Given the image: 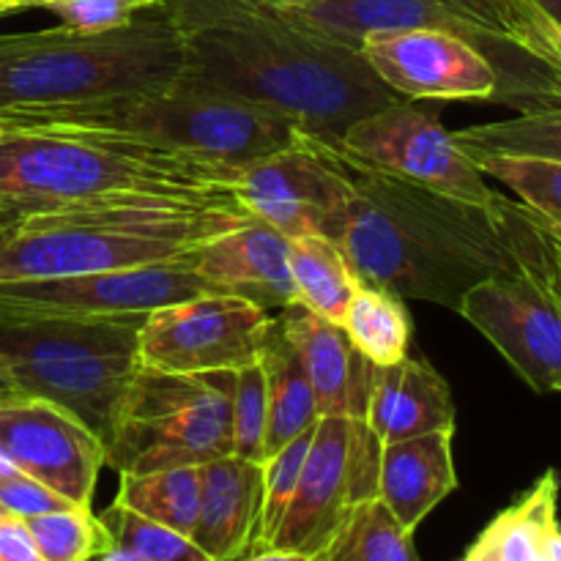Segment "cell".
Listing matches in <instances>:
<instances>
[{"instance_id":"1","label":"cell","mask_w":561,"mask_h":561,"mask_svg":"<svg viewBox=\"0 0 561 561\" xmlns=\"http://www.w3.org/2000/svg\"><path fill=\"white\" fill-rule=\"evenodd\" d=\"M179 31L184 75L266 104L307 135L340 142L348 126L403 102L354 44L296 25L252 0H159Z\"/></svg>"},{"instance_id":"2","label":"cell","mask_w":561,"mask_h":561,"mask_svg":"<svg viewBox=\"0 0 561 561\" xmlns=\"http://www.w3.org/2000/svg\"><path fill=\"white\" fill-rule=\"evenodd\" d=\"M337 153L351 195L332 244L359 285L458 312L474 285L520 268L510 197L474 206L362 164L340 142Z\"/></svg>"},{"instance_id":"3","label":"cell","mask_w":561,"mask_h":561,"mask_svg":"<svg viewBox=\"0 0 561 561\" xmlns=\"http://www.w3.org/2000/svg\"><path fill=\"white\" fill-rule=\"evenodd\" d=\"M239 170L115 131L0 135V208L20 214L118 206H239Z\"/></svg>"},{"instance_id":"4","label":"cell","mask_w":561,"mask_h":561,"mask_svg":"<svg viewBox=\"0 0 561 561\" xmlns=\"http://www.w3.org/2000/svg\"><path fill=\"white\" fill-rule=\"evenodd\" d=\"M181 71L184 47L159 3L113 31L14 33L0 36V113L110 102L170 85Z\"/></svg>"},{"instance_id":"5","label":"cell","mask_w":561,"mask_h":561,"mask_svg":"<svg viewBox=\"0 0 561 561\" xmlns=\"http://www.w3.org/2000/svg\"><path fill=\"white\" fill-rule=\"evenodd\" d=\"M0 129L115 131L241 170L296 146L307 135L294 118L184 75L157 91L96 104L0 113Z\"/></svg>"},{"instance_id":"6","label":"cell","mask_w":561,"mask_h":561,"mask_svg":"<svg viewBox=\"0 0 561 561\" xmlns=\"http://www.w3.org/2000/svg\"><path fill=\"white\" fill-rule=\"evenodd\" d=\"M241 206H118L25 214L0 244V283L157 266L217 239Z\"/></svg>"},{"instance_id":"7","label":"cell","mask_w":561,"mask_h":561,"mask_svg":"<svg viewBox=\"0 0 561 561\" xmlns=\"http://www.w3.org/2000/svg\"><path fill=\"white\" fill-rule=\"evenodd\" d=\"M142 318H0V376L11 392L64 405L104 447L140 367L137 329Z\"/></svg>"},{"instance_id":"8","label":"cell","mask_w":561,"mask_h":561,"mask_svg":"<svg viewBox=\"0 0 561 561\" xmlns=\"http://www.w3.org/2000/svg\"><path fill=\"white\" fill-rule=\"evenodd\" d=\"M233 381L236 370L181 376L140 365L104 442V466L148 474L233 455Z\"/></svg>"},{"instance_id":"9","label":"cell","mask_w":561,"mask_h":561,"mask_svg":"<svg viewBox=\"0 0 561 561\" xmlns=\"http://www.w3.org/2000/svg\"><path fill=\"white\" fill-rule=\"evenodd\" d=\"M296 25L359 47L367 33L436 27L466 38L485 55L499 80L496 104L518 113L559 107L561 55L477 25L442 0H323L296 11H277Z\"/></svg>"},{"instance_id":"10","label":"cell","mask_w":561,"mask_h":561,"mask_svg":"<svg viewBox=\"0 0 561 561\" xmlns=\"http://www.w3.org/2000/svg\"><path fill=\"white\" fill-rule=\"evenodd\" d=\"M518 239V272L474 285L458 316L485 334L537 394H553L561 392V299L540 272V217L520 201Z\"/></svg>"},{"instance_id":"11","label":"cell","mask_w":561,"mask_h":561,"mask_svg":"<svg viewBox=\"0 0 561 561\" xmlns=\"http://www.w3.org/2000/svg\"><path fill=\"white\" fill-rule=\"evenodd\" d=\"M381 447L365 420L321 416L299 485L268 548L321 557L348 515L378 499Z\"/></svg>"},{"instance_id":"12","label":"cell","mask_w":561,"mask_h":561,"mask_svg":"<svg viewBox=\"0 0 561 561\" xmlns=\"http://www.w3.org/2000/svg\"><path fill=\"white\" fill-rule=\"evenodd\" d=\"M274 316L239 294H203L148 312L137 329V362L148 370L201 376L261 359Z\"/></svg>"},{"instance_id":"13","label":"cell","mask_w":561,"mask_h":561,"mask_svg":"<svg viewBox=\"0 0 561 561\" xmlns=\"http://www.w3.org/2000/svg\"><path fill=\"white\" fill-rule=\"evenodd\" d=\"M203 294H228L192 268L190 252L157 266L80 277L14 279L0 283V318L36 321H93L148 316L173 301Z\"/></svg>"},{"instance_id":"14","label":"cell","mask_w":561,"mask_h":561,"mask_svg":"<svg viewBox=\"0 0 561 561\" xmlns=\"http://www.w3.org/2000/svg\"><path fill=\"white\" fill-rule=\"evenodd\" d=\"M233 195L250 217L290 241L305 236L334 241L343 228L351 181L337 142L305 135L296 146L241 168Z\"/></svg>"},{"instance_id":"15","label":"cell","mask_w":561,"mask_h":561,"mask_svg":"<svg viewBox=\"0 0 561 561\" xmlns=\"http://www.w3.org/2000/svg\"><path fill=\"white\" fill-rule=\"evenodd\" d=\"M340 146L362 164L474 206H493L499 197L438 115L409 99L354 121Z\"/></svg>"},{"instance_id":"16","label":"cell","mask_w":561,"mask_h":561,"mask_svg":"<svg viewBox=\"0 0 561 561\" xmlns=\"http://www.w3.org/2000/svg\"><path fill=\"white\" fill-rule=\"evenodd\" d=\"M0 453L66 502L91 507L104 447L64 405L22 392L0 394Z\"/></svg>"},{"instance_id":"17","label":"cell","mask_w":561,"mask_h":561,"mask_svg":"<svg viewBox=\"0 0 561 561\" xmlns=\"http://www.w3.org/2000/svg\"><path fill=\"white\" fill-rule=\"evenodd\" d=\"M378 80L403 99L496 104L499 80L493 66L466 38L436 27H400L367 33L359 42Z\"/></svg>"},{"instance_id":"18","label":"cell","mask_w":561,"mask_h":561,"mask_svg":"<svg viewBox=\"0 0 561 561\" xmlns=\"http://www.w3.org/2000/svg\"><path fill=\"white\" fill-rule=\"evenodd\" d=\"M277 327L305 365L318 416L365 420L378 367L359 354L345 329L299 301L279 310Z\"/></svg>"},{"instance_id":"19","label":"cell","mask_w":561,"mask_h":561,"mask_svg":"<svg viewBox=\"0 0 561 561\" xmlns=\"http://www.w3.org/2000/svg\"><path fill=\"white\" fill-rule=\"evenodd\" d=\"M190 263L203 279L228 294L257 301L266 310H283L296 301L290 239L255 217L225 230L217 239L203 241L190 252Z\"/></svg>"},{"instance_id":"20","label":"cell","mask_w":561,"mask_h":561,"mask_svg":"<svg viewBox=\"0 0 561 561\" xmlns=\"http://www.w3.org/2000/svg\"><path fill=\"white\" fill-rule=\"evenodd\" d=\"M263 463L239 455L201 466V507L192 540L211 561L263 551Z\"/></svg>"},{"instance_id":"21","label":"cell","mask_w":561,"mask_h":561,"mask_svg":"<svg viewBox=\"0 0 561 561\" xmlns=\"http://www.w3.org/2000/svg\"><path fill=\"white\" fill-rule=\"evenodd\" d=\"M365 422L381 444L455 431L453 392L431 365L403 356L376 370Z\"/></svg>"},{"instance_id":"22","label":"cell","mask_w":561,"mask_h":561,"mask_svg":"<svg viewBox=\"0 0 561 561\" xmlns=\"http://www.w3.org/2000/svg\"><path fill=\"white\" fill-rule=\"evenodd\" d=\"M453 433L436 431L381 447L378 499L392 510L403 529L416 531V526L458 488Z\"/></svg>"},{"instance_id":"23","label":"cell","mask_w":561,"mask_h":561,"mask_svg":"<svg viewBox=\"0 0 561 561\" xmlns=\"http://www.w3.org/2000/svg\"><path fill=\"white\" fill-rule=\"evenodd\" d=\"M463 561H561L557 471H546L531 491L496 515Z\"/></svg>"},{"instance_id":"24","label":"cell","mask_w":561,"mask_h":561,"mask_svg":"<svg viewBox=\"0 0 561 561\" xmlns=\"http://www.w3.org/2000/svg\"><path fill=\"white\" fill-rule=\"evenodd\" d=\"M263 373H266V400H268V431H266V458H272L277 449L294 442L305 431L316 427L321 420L316 409V394H312L310 378L305 365L283 337L274 318V329L268 334V343L261 354Z\"/></svg>"},{"instance_id":"25","label":"cell","mask_w":561,"mask_h":561,"mask_svg":"<svg viewBox=\"0 0 561 561\" xmlns=\"http://www.w3.org/2000/svg\"><path fill=\"white\" fill-rule=\"evenodd\" d=\"M290 279L296 301L332 323L343 321L345 307L359 288L343 252L321 236L290 241Z\"/></svg>"},{"instance_id":"26","label":"cell","mask_w":561,"mask_h":561,"mask_svg":"<svg viewBox=\"0 0 561 561\" xmlns=\"http://www.w3.org/2000/svg\"><path fill=\"white\" fill-rule=\"evenodd\" d=\"M115 504L192 537L201 507V466L121 474Z\"/></svg>"},{"instance_id":"27","label":"cell","mask_w":561,"mask_h":561,"mask_svg":"<svg viewBox=\"0 0 561 561\" xmlns=\"http://www.w3.org/2000/svg\"><path fill=\"white\" fill-rule=\"evenodd\" d=\"M351 343L376 367H387L409 356L411 321L403 299L387 290L359 285L340 321Z\"/></svg>"},{"instance_id":"28","label":"cell","mask_w":561,"mask_h":561,"mask_svg":"<svg viewBox=\"0 0 561 561\" xmlns=\"http://www.w3.org/2000/svg\"><path fill=\"white\" fill-rule=\"evenodd\" d=\"M321 561H422L414 548V531L403 529L392 510L381 502L359 504L348 515Z\"/></svg>"},{"instance_id":"29","label":"cell","mask_w":561,"mask_h":561,"mask_svg":"<svg viewBox=\"0 0 561 561\" xmlns=\"http://www.w3.org/2000/svg\"><path fill=\"white\" fill-rule=\"evenodd\" d=\"M455 140L469 157L474 153H524L561 162V104L559 107L518 113L515 118L493 124L466 126Z\"/></svg>"},{"instance_id":"30","label":"cell","mask_w":561,"mask_h":561,"mask_svg":"<svg viewBox=\"0 0 561 561\" xmlns=\"http://www.w3.org/2000/svg\"><path fill=\"white\" fill-rule=\"evenodd\" d=\"M485 179L499 181L518 195L553 233L561 236V162L524 153H474Z\"/></svg>"},{"instance_id":"31","label":"cell","mask_w":561,"mask_h":561,"mask_svg":"<svg viewBox=\"0 0 561 561\" xmlns=\"http://www.w3.org/2000/svg\"><path fill=\"white\" fill-rule=\"evenodd\" d=\"M44 561H93L113 546L91 507H66L25 520Z\"/></svg>"},{"instance_id":"32","label":"cell","mask_w":561,"mask_h":561,"mask_svg":"<svg viewBox=\"0 0 561 561\" xmlns=\"http://www.w3.org/2000/svg\"><path fill=\"white\" fill-rule=\"evenodd\" d=\"M99 520L107 529L113 546L124 548L140 561H211L195 546L192 537L168 529L162 524H153V520L142 518V515L131 513L115 502L99 515Z\"/></svg>"},{"instance_id":"33","label":"cell","mask_w":561,"mask_h":561,"mask_svg":"<svg viewBox=\"0 0 561 561\" xmlns=\"http://www.w3.org/2000/svg\"><path fill=\"white\" fill-rule=\"evenodd\" d=\"M230 427H233V455L255 460V463H266L268 400L266 373H263L261 359L236 370Z\"/></svg>"},{"instance_id":"34","label":"cell","mask_w":561,"mask_h":561,"mask_svg":"<svg viewBox=\"0 0 561 561\" xmlns=\"http://www.w3.org/2000/svg\"><path fill=\"white\" fill-rule=\"evenodd\" d=\"M312 436H316V427L296 436L294 442L285 444L263 463V499H266L263 502V548H268L274 531L279 529L285 513H288V504L294 499L296 485H299L301 469H305L307 453H310Z\"/></svg>"},{"instance_id":"35","label":"cell","mask_w":561,"mask_h":561,"mask_svg":"<svg viewBox=\"0 0 561 561\" xmlns=\"http://www.w3.org/2000/svg\"><path fill=\"white\" fill-rule=\"evenodd\" d=\"M442 3L460 11V14L469 16L477 25L488 27V31L502 33V36L518 38V42L535 44V47L551 49V53L561 55L559 44L531 16H526L513 0H442Z\"/></svg>"},{"instance_id":"36","label":"cell","mask_w":561,"mask_h":561,"mask_svg":"<svg viewBox=\"0 0 561 561\" xmlns=\"http://www.w3.org/2000/svg\"><path fill=\"white\" fill-rule=\"evenodd\" d=\"M157 3L159 0H47L42 9L60 16V25L71 31L93 33L126 25Z\"/></svg>"},{"instance_id":"37","label":"cell","mask_w":561,"mask_h":561,"mask_svg":"<svg viewBox=\"0 0 561 561\" xmlns=\"http://www.w3.org/2000/svg\"><path fill=\"white\" fill-rule=\"evenodd\" d=\"M0 507L5 515H14V518H36V515L58 513V510L77 507V504L66 502L60 493L49 491L47 485H42L38 480L27 474L9 477V480H0Z\"/></svg>"},{"instance_id":"38","label":"cell","mask_w":561,"mask_h":561,"mask_svg":"<svg viewBox=\"0 0 561 561\" xmlns=\"http://www.w3.org/2000/svg\"><path fill=\"white\" fill-rule=\"evenodd\" d=\"M0 561H44L25 520L14 515L0 518Z\"/></svg>"},{"instance_id":"39","label":"cell","mask_w":561,"mask_h":561,"mask_svg":"<svg viewBox=\"0 0 561 561\" xmlns=\"http://www.w3.org/2000/svg\"><path fill=\"white\" fill-rule=\"evenodd\" d=\"M513 3L557 42V33L561 31V0H513Z\"/></svg>"},{"instance_id":"40","label":"cell","mask_w":561,"mask_h":561,"mask_svg":"<svg viewBox=\"0 0 561 561\" xmlns=\"http://www.w3.org/2000/svg\"><path fill=\"white\" fill-rule=\"evenodd\" d=\"M542 222V219H540ZM540 272L542 277L551 283V288L557 290V296L561 299V272L557 266V257H553V247H551V239H548V230L546 225H542V252H540Z\"/></svg>"},{"instance_id":"41","label":"cell","mask_w":561,"mask_h":561,"mask_svg":"<svg viewBox=\"0 0 561 561\" xmlns=\"http://www.w3.org/2000/svg\"><path fill=\"white\" fill-rule=\"evenodd\" d=\"M244 561H321L318 557H305V553L279 551V548H263V551L252 553Z\"/></svg>"},{"instance_id":"42","label":"cell","mask_w":561,"mask_h":561,"mask_svg":"<svg viewBox=\"0 0 561 561\" xmlns=\"http://www.w3.org/2000/svg\"><path fill=\"white\" fill-rule=\"evenodd\" d=\"M252 3L272 11H296V9H307V5L323 3V0H252Z\"/></svg>"},{"instance_id":"43","label":"cell","mask_w":561,"mask_h":561,"mask_svg":"<svg viewBox=\"0 0 561 561\" xmlns=\"http://www.w3.org/2000/svg\"><path fill=\"white\" fill-rule=\"evenodd\" d=\"M16 222H20V214L9 211V208H0V244L14 233Z\"/></svg>"},{"instance_id":"44","label":"cell","mask_w":561,"mask_h":561,"mask_svg":"<svg viewBox=\"0 0 561 561\" xmlns=\"http://www.w3.org/2000/svg\"><path fill=\"white\" fill-rule=\"evenodd\" d=\"M93 561H140L137 557H131L129 551H124V548H118V546H110L107 551L104 553H99L96 559Z\"/></svg>"},{"instance_id":"45","label":"cell","mask_w":561,"mask_h":561,"mask_svg":"<svg viewBox=\"0 0 561 561\" xmlns=\"http://www.w3.org/2000/svg\"><path fill=\"white\" fill-rule=\"evenodd\" d=\"M16 474H22V471L16 469V466L11 463L3 453H0V480H9V477H16Z\"/></svg>"},{"instance_id":"46","label":"cell","mask_w":561,"mask_h":561,"mask_svg":"<svg viewBox=\"0 0 561 561\" xmlns=\"http://www.w3.org/2000/svg\"><path fill=\"white\" fill-rule=\"evenodd\" d=\"M542 225H546V222H542ZM546 230H548V239H551V247H553V257H557V266H559V272H561V236L553 233V230L548 228V225H546Z\"/></svg>"},{"instance_id":"47","label":"cell","mask_w":561,"mask_h":561,"mask_svg":"<svg viewBox=\"0 0 561 561\" xmlns=\"http://www.w3.org/2000/svg\"><path fill=\"white\" fill-rule=\"evenodd\" d=\"M5 3L16 11V9H27V5H44L47 0H5Z\"/></svg>"},{"instance_id":"48","label":"cell","mask_w":561,"mask_h":561,"mask_svg":"<svg viewBox=\"0 0 561 561\" xmlns=\"http://www.w3.org/2000/svg\"><path fill=\"white\" fill-rule=\"evenodd\" d=\"M9 11H14V9H11V5L5 3V0H0V16H3V14H9Z\"/></svg>"},{"instance_id":"49","label":"cell","mask_w":561,"mask_h":561,"mask_svg":"<svg viewBox=\"0 0 561 561\" xmlns=\"http://www.w3.org/2000/svg\"><path fill=\"white\" fill-rule=\"evenodd\" d=\"M3 392H11V387H9V381H5V378L0 376V394H3Z\"/></svg>"},{"instance_id":"50","label":"cell","mask_w":561,"mask_h":561,"mask_svg":"<svg viewBox=\"0 0 561 561\" xmlns=\"http://www.w3.org/2000/svg\"><path fill=\"white\" fill-rule=\"evenodd\" d=\"M557 42H559V47H561V31L557 33Z\"/></svg>"},{"instance_id":"51","label":"cell","mask_w":561,"mask_h":561,"mask_svg":"<svg viewBox=\"0 0 561 561\" xmlns=\"http://www.w3.org/2000/svg\"><path fill=\"white\" fill-rule=\"evenodd\" d=\"M3 515H5V513H3V507H0V518H3Z\"/></svg>"},{"instance_id":"52","label":"cell","mask_w":561,"mask_h":561,"mask_svg":"<svg viewBox=\"0 0 561 561\" xmlns=\"http://www.w3.org/2000/svg\"><path fill=\"white\" fill-rule=\"evenodd\" d=\"M0 135H3V129H0Z\"/></svg>"}]
</instances>
